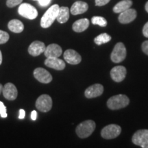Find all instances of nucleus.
I'll return each mask as SVG.
<instances>
[{
  "instance_id": "obj_18",
  "label": "nucleus",
  "mask_w": 148,
  "mask_h": 148,
  "mask_svg": "<svg viewBox=\"0 0 148 148\" xmlns=\"http://www.w3.org/2000/svg\"><path fill=\"white\" fill-rule=\"evenodd\" d=\"M88 9V5L86 2L82 1H75L71 8V13L73 15L83 14L86 12Z\"/></svg>"
},
{
  "instance_id": "obj_34",
  "label": "nucleus",
  "mask_w": 148,
  "mask_h": 148,
  "mask_svg": "<svg viewBox=\"0 0 148 148\" xmlns=\"http://www.w3.org/2000/svg\"><path fill=\"white\" fill-rule=\"evenodd\" d=\"M1 63H2V53H1V51H0V65H1Z\"/></svg>"
},
{
  "instance_id": "obj_33",
  "label": "nucleus",
  "mask_w": 148,
  "mask_h": 148,
  "mask_svg": "<svg viewBox=\"0 0 148 148\" xmlns=\"http://www.w3.org/2000/svg\"><path fill=\"white\" fill-rule=\"evenodd\" d=\"M36 116H37L36 111L33 110L32 112V114H31V119H32V120H34V121H35V120L36 119Z\"/></svg>"
},
{
  "instance_id": "obj_36",
  "label": "nucleus",
  "mask_w": 148,
  "mask_h": 148,
  "mask_svg": "<svg viewBox=\"0 0 148 148\" xmlns=\"http://www.w3.org/2000/svg\"><path fill=\"white\" fill-rule=\"evenodd\" d=\"M2 90H3V85L0 84V94H1V92H2Z\"/></svg>"
},
{
  "instance_id": "obj_17",
  "label": "nucleus",
  "mask_w": 148,
  "mask_h": 148,
  "mask_svg": "<svg viewBox=\"0 0 148 148\" xmlns=\"http://www.w3.org/2000/svg\"><path fill=\"white\" fill-rule=\"evenodd\" d=\"M45 64L48 67L60 71L65 68V62L58 58H47L45 60Z\"/></svg>"
},
{
  "instance_id": "obj_6",
  "label": "nucleus",
  "mask_w": 148,
  "mask_h": 148,
  "mask_svg": "<svg viewBox=\"0 0 148 148\" xmlns=\"http://www.w3.org/2000/svg\"><path fill=\"white\" fill-rule=\"evenodd\" d=\"M36 107L40 112H47L52 108V99L46 94L41 95L36 99Z\"/></svg>"
},
{
  "instance_id": "obj_21",
  "label": "nucleus",
  "mask_w": 148,
  "mask_h": 148,
  "mask_svg": "<svg viewBox=\"0 0 148 148\" xmlns=\"http://www.w3.org/2000/svg\"><path fill=\"white\" fill-rule=\"evenodd\" d=\"M8 27L11 32L14 33H21L24 29L23 23L18 19H12L9 21Z\"/></svg>"
},
{
  "instance_id": "obj_28",
  "label": "nucleus",
  "mask_w": 148,
  "mask_h": 148,
  "mask_svg": "<svg viewBox=\"0 0 148 148\" xmlns=\"http://www.w3.org/2000/svg\"><path fill=\"white\" fill-rule=\"evenodd\" d=\"M110 0H95V5L97 6H103L108 3Z\"/></svg>"
},
{
  "instance_id": "obj_3",
  "label": "nucleus",
  "mask_w": 148,
  "mask_h": 148,
  "mask_svg": "<svg viewBox=\"0 0 148 148\" xmlns=\"http://www.w3.org/2000/svg\"><path fill=\"white\" fill-rule=\"evenodd\" d=\"M130 103L129 98L125 95H114L108 99L107 101V106L111 110H119L125 108Z\"/></svg>"
},
{
  "instance_id": "obj_13",
  "label": "nucleus",
  "mask_w": 148,
  "mask_h": 148,
  "mask_svg": "<svg viewBox=\"0 0 148 148\" xmlns=\"http://www.w3.org/2000/svg\"><path fill=\"white\" fill-rule=\"evenodd\" d=\"M64 58L67 63L77 64L82 61V57L73 49H67L64 52Z\"/></svg>"
},
{
  "instance_id": "obj_5",
  "label": "nucleus",
  "mask_w": 148,
  "mask_h": 148,
  "mask_svg": "<svg viewBox=\"0 0 148 148\" xmlns=\"http://www.w3.org/2000/svg\"><path fill=\"white\" fill-rule=\"evenodd\" d=\"M18 12L20 15L28 19H34L38 16V11L33 5L27 3H21L18 8Z\"/></svg>"
},
{
  "instance_id": "obj_35",
  "label": "nucleus",
  "mask_w": 148,
  "mask_h": 148,
  "mask_svg": "<svg viewBox=\"0 0 148 148\" xmlns=\"http://www.w3.org/2000/svg\"><path fill=\"white\" fill-rule=\"evenodd\" d=\"M145 10L147 11L148 12V1H147V3H145Z\"/></svg>"
},
{
  "instance_id": "obj_19",
  "label": "nucleus",
  "mask_w": 148,
  "mask_h": 148,
  "mask_svg": "<svg viewBox=\"0 0 148 148\" xmlns=\"http://www.w3.org/2000/svg\"><path fill=\"white\" fill-rule=\"evenodd\" d=\"M89 26V21L88 18H81L74 22L72 25L73 30L76 32H82Z\"/></svg>"
},
{
  "instance_id": "obj_37",
  "label": "nucleus",
  "mask_w": 148,
  "mask_h": 148,
  "mask_svg": "<svg viewBox=\"0 0 148 148\" xmlns=\"http://www.w3.org/2000/svg\"><path fill=\"white\" fill-rule=\"evenodd\" d=\"M34 1H38V0H34Z\"/></svg>"
},
{
  "instance_id": "obj_11",
  "label": "nucleus",
  "mask_w": 148,
  "mask_h": 148,
  "mask_svg": "<svg viewBox=\"0 0 148 148\" xmlns=\"http://www.w3.org/2000/svg\"><path fill=\"white\" fill-rule=\"evenodd\" d=\"M2 92L3 97L10 101H13L17 97L18 91L16 86L12 83H7L3 86Z\"/></svg>"
},
{
  "instance_id": "obj_7",
  "label": "nucleus",
  "mask_w": 148,
  "mask_h": 148,
  "mask_svg": "<svg viewBox=\"0 0 148 148\" xmlns=\"http://www.w3.org/2000/svg\"><path fill=\"white\" fill-rule=\"evenodd\" d=\"M121 132V128L116 124L106 125L101 130V135L105 139H112L117 137Z\"/></svg>"
},
{
  "instance_id": "obj_9",
  "label": "nucleus",
  "mask_w": 148,
  "mask_h": 148,
  "mask_svg": "<svg viewBox=\"0 0 148 148\" xmlns=\"http://www.w3.org/2000/svg\"><path fill=\"white\" fill-rule=\"evenodd\" d=\"M34 76L38 82L43 83V84H48L52 81V76L49 73V71L41 67L36 68L34 69Z\"/></svg>"
},
{
  "instance_id": "obj_1",
  "label": "nucleus",
  "mask_w": 148,
  "mask_h": 148,
  "mask_svg": "<svg viewBox=\"0 0 148 148\" xmlns=\"http://www.w3.org/2000/svg\"><path fill=\"white\" fill-rule=\"evenodd\" d=\"M59 8L60 7L58 4H54L51 5L50 8L46 11L40 20V25L42 27L47 28L52 25L58 16Z\"/></svg>"
},
{
  "instance_id": "obj_31",
  "label": "nucleus",
  "mask_w": 148,
  "mask_h": 148,
  "mask_svg": "<svg viewBox=\"0 0 148 148\" xmlns=\"http://www.w3.org/2000/svg\"><path fill=\"white\" fill-rule=\"evenodd\" d=\"M143 34L144 36L146 37V38H148V21L145 24V25L143 26Z\"/></svg>"
},
{
  "instance_id": "obj_32",
  "label": "nucleus",
  "mask_w": 148,
  "mask_h": 148,
  "mask_svg": "<svg viewBox=\"0 0 148 148\" xmlns=\"http://www.w3.org/2000/svg\"><path fill=\"white\" fill-rule=\"evenodd\" d=\"M25 115V112L23 109H20L19 110V115H18V118L19 119H24Z\"/></svg>"
},
{
  "instance_id": "obj_27",
  "label": "nucleus",
  "mask_w": 148,
  "mask_h": 148,
  "mask_svg": "<svg viewBox=\"0 0 148 148\" xmlns=\"http://www.w3.org/2000/svg\"><path fill=\"white\" fill-rule=\"evenodd\" d=\"M0 115L2 118H5L8 116L6 112V107L5 106L2 101H0Z\"/></svg>"
},
{
  "instance_id": "obj_4",
  "label": "nucleus",
  "mask_w": 148,
  "mask_h": 148,
  "mask_svg": "<svg viewBox=\"0 0 148 148\" xmlns=\"http://www.w3.org/2000/svg\"><path fill=\"white\" fill-rule=\"evenodd\" d=\"M126 48L123 42H118L114 46L110 55V59L114 63H119L126 57Z\"/></svg>"
},
{
  "instance_id": "obj_20",
  "label": "nucleus",
  "mask_w": 148,
  "mask_h": 148,
  "mask_svg": "<svg viewBox=\"0 0 148 148\" xmlns=\"http://www.w3.org/2000/svg\"><path fill=\"white\" fill-rule=\"evenodd\" d=\"M132 5V0H122L114 5L113 8V11L115 13H121L123 11L130 8Z\"/></svg>"
},
{
  "instance_id": "obj_22",
  "label": "nucleus",
  "mask_w": 148,
  "mask_h": 148,
  "mask_svg": "<svg viewBox=\"0 0 148 148\" xmlns=\"http://www.w3.org/2000/svg\"><path fill=\"white\" fill-rule=\"evenodd\" d=\"M69 18V9L68 7H60L56 20L60 23H64Z\"/></svg>"
},
{
  "instance_id": "obj_14",
  "label": "nucleus",
  "mask_w": 148,
  "mask_h": 148,
  "mask_svg": "<svg viewBox=\"0 0 148 148\" xmlns=\"http://www.w3.org/2000/svg\"><path fill=\"white\" fill-rule=\"evenodd\" d=\"M103 92V86L100 84H95L91 85L86 88L84 92L85 97L87 98H95L102 95Z\"/></svg>"
},
{
  "instance_id": "obj_26",
  "label": "nucleus",
  "mask_w": 148,
  "mask_h": 148,
  "mask_svg": "<svg viewBox=\"0 0 148 148\" xmlns=\"http://www.w3.org/2000/svg\"><path fill=\"white\" fill-rule=\"evenodd\" d=\"M23 0H7L6 5L9 8H13L18 4H21Z\"/></svg>"
},
{
  "instance_id": "obj_23",
  "label": "nucleus",
  "mask_w": 148,
  "mask_h": 148,
  "mask_svg": "<svg viewBox=\"0 0 148 148\" xmlns=\"http://www.w3.org/2000/svg\"><path fill=\"white\" fill-rule=\"evenodd\" d=\"M111 40V36L106 33H102V34L98 35L94 38V42L96 45H101L102 44L108 42Z\"/></svg>"
},
{
  "instance_id": "obj_30",
  "label": "nucleus",
  "mask_w": 148,
  "mask_h": 148,
  "mask_svg": "<svg viewBox=\"0 0 148 148\" xmlns=\"http://www.w3.org/2000/svg\"><path fill=\"white\" fill-rule=\"evenodd\" d=\"M51 0H38V3L40 6L46 7L49 4Z\"/></svg>"
},
{
  "instance_id": "obj_2",
  "label": "nucleus",
  "mask_w": 148,
  "mask_h": 148,
  "mask_svg": "<svg viewBox=\"0 0 148 148\" xmlns=\"http://www.w3.org/2000/svg\"><path fill=\"white\" fill-rule=\"evenodd\" d=\"M96 127L95 123L92 120H86L80 123L76 127L75 132L81 138H87L92 134Z\"/></svg>"
},
{
  "instance_id": "obj_25",
  "label": "nucleus",
  "mask_w": 148,
  "mask_h": 148,
  "mask_svg": "<svg viewBox=\"0 0 148 148\" xmlns=\"http://www.w3.org/2000/svg\"><path fill=\"white\" fill-rule=\"evenodd\" d=\"M9 40V34L6 32L0 30V44H4Z\"/></svg>"
},
{
  "instance_id": "obj_10",
  "label": "nucleus",
  "mask_w": 148,
  "mask_h": 148,
  "mask_svg": "<svg viewBox=\"0 0 148 148\" xmlns=\"http://www.w3.org/2000/svg\"><path fill=\"white\" fill-rule=\"evenodd\" d=\"M127 71L123 66H116L110 71V76L114 82H122L126 76Z\"/></svg>"
},
{
  "instance_id": "obj_24",
  "label": "nucleus",
  "mask_w": 148,
  "mask_h": 148,
  "mask_svg": "<svg viewBox=\"0 0 148 148\" xmlns=\"http://www.w3.org/2000/svg\"><path fill=\"white\" fill-rule=\"evenodd\" d=\"M91 22L93 25H98L101 27H106L107 25V21L104 17L99 16H92Z\"/></svg>"
},
{
  "instance_id": "obj_12",
  "label": "nucleus",
  "mask_w": 148,
  "mask_h": 148,
  "mask_svg": "<svg viewBox=\"0 0 148 148\" xmlns=\"http://www.w3.org/2000/svg\"><path fill=\"white\" fill-rule=\"evenodd\" d=\"M137 16V12L134 9L129 8L120 13L119 21L122 24H127L134 21Z\"/></svg>"
},
{
  "instance_id": "obj_8",
  "label": "nucleus",
  "mask_w": 148,
  "mask_h": 148,
  "mask_svg": "<svg viewBox=\"0 0 148 148\" xmlns=\"http://www.w3.org/2000/svg\"><path fill=\"white\" fill-rule=\"evenodd\" d=\"M132 140L135 145L148 148V130H139L133 135Z\"/></svg>"
},
{
  "instance_id": "obj_16",
  "label": "nucleus",
  "mask_w": 148,
  "mask_h": 148,
  "mask_svg": "<svg viewBox=\"0 0 148 148\" xmlns=\"http://www.w3.org/2000/svg\"><path fill=\"white\" fill-rule=\"evenodd\" d=\"M62 53V48L57 44H50L46 47L44 51L45 56L47 58H58Z\"/></svg>"
},
{
  "instance_id": "obj_29",
  "label": "nucleus",
  "mask_w": 148,
  "mask_h": 148,
  "mask_svg": "<svg viewBox=\"0 0 148 148\" xmlns=\"http://www.w3.org/2000/svg\"><path fill=\"white\" fill-rule=\"evenodd\" d=\"M142 50L146 55L148 56V40H145L142 44Z\"/></svg>"
},
{
  "instance_id": "obj_15",
  "label": "nucleus",
  "mask_w": 148,
  "mask_h": 148,
  "mask_svg": "<svg viewBox=\"0 0 148 148\" xmlns=\"http://www.w3.org/2000/svg\"><path fill=\"white\" fill-rule=\"evenodd\" d=\"M45 45L44 42L36 40L30 44L28 47V52L32 56H38L45 50Z\"/></svg>"
}]
</instances>
